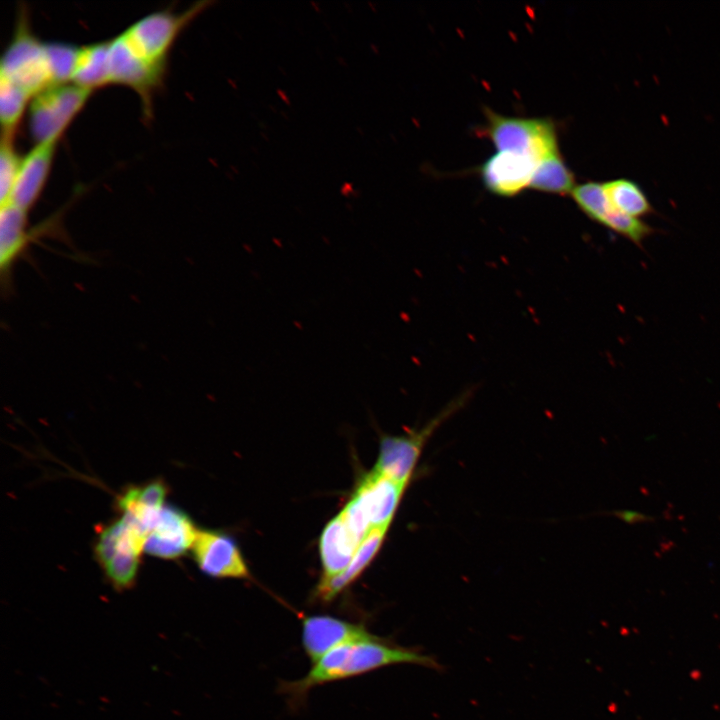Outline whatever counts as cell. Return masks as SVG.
<instances>
[{
	"mask_svg": "<svg viewBox=\"0 0 720 720\" xmlns=\"http://www.w3.org/2000/svg\"><path fill=\"white\" fill-rule=\"evenodd\" d=\"M412 664L436 671L442 670L438 660L414 647H405L382 637L342 645L313 663L308 673L294 681H281L279 692L290 705H302L309 692L331 682L346 680L374 670Z\"/></svg>",
	"mask_w": 720,
	"mask_h": 720,
	"instance_id": "6da1fadb",
	"label": "cell"
},
{
	"mask_svg": "<svg viewBox=\"0 0 720 720\" xmlns=\"http://www.w3.org/2000/svg\"><path fill=\"white\" fill-rule=\"evenodd\" d=\"M0 77L25 90L32 98L52 86L45 42L31 30L26 8H21L13 36L0 61Z\"/></svg>",
	"mask_w": 720,
	"mask_h": 720,
	"instance_id": "7a4b0ae2",
	"label": "cell"
},
{
	"mask_svg": "<svg viewBox=\"0 0 720 720\" xmlns=\"http://www.w3.org/2000/svg\"><path fill=\"white\" fill-rule=\"evenodd\" d=\"M486 135L497 151L513 152L531 157L538 163L559 153L557 133L551 120L519 118L485 111Z\"/></svg>",
	"mask_w": 720,
	"mask_h": 720,
	"instance_id": "3957f363",
	"label": "cell"
},
{
	"mask_svg": "<svg viewBox=\"0 0 720 720\" xmlns=\"http://www.w3.org/2000/svg\"><path fill=\"white\" fill-rule=\"evenodd\" d=\"M406 484L376 471L367 474L340 515L363 540L376 527H389Z\"/></svg>",
	"mask_w": 720,
	"mask_h": 720,
	"instance_id": "277c9868",
	"label": "cell"
},
{
	"mask_svg": "<svg viewBox=\"0 0 720 720\" xmlns=\"http://www.w3.org/2000/svg\"><path fill=\"white\" fill-rule=\"evenodd\" d=\"M146 537L124 516L99 533L95 545L96 558L116 590H127L135 584Z\"/></svg>",
	"mask_w": 720,
	"mask_h": 720,
	"instance_id": "5b68a950",
	"label": "cell"
},
{
	"mask_svg": "<svg viewBox=\"0 0 720 720\" xmlns=\"http://www.w3.org/2000/svg\"><path fill=\"white\" fill-rule=\"evenodd\" d=\"M91 93L92 90L70 82L49 86L35 95L28 114L29 131L35 144L58 142Z\"/></svg>",
	"mask_w": 720,
	"mask_h": 720,
	"instance_id": "8992f818",
	"label": "cell"
},
{
	"mask_svg": "<svg viewBox=\"0 0 720 720\" xmlns=\"http://www.w3.org/2000/svg\"><path fill=\"white\" fill-rule=\"evenodd\" d=\"M207 4L198 2L180 13L168 9L150 13L130 25L121 36L141 57L154 64L167 66L174 41Z\"/></svg>",
	"mask_w": 720,
	"mask_h": 720,
	"instance_id": "52a82bcc",
	"label": "cell"
},
{
	"mask_svg": "<svg viewBox=\"0 0 720 720\" xmlns=\"http://www.w3.org/2000/svg\"><path fill=\"white\" fill-rule=\"evenodd\" d=\"M467 400L462 395L419 430L399 436H384L374 471L397 482L408 484L427 440L434 431Z\"/></svg>",
	"mask_w": 720,
	"mask_h": 720,
	"instance_id": "ba28073f",
	"label": "cell"
},
{
	"mask_svg": "<svg viewBox=\"0 0 720 720\" xmlns=\"http://www.w3.org/2000/svg\"><path fill=\"white\" fill-rule=\"evenodd\" d=\"M109 82L133 89L141 98L145 114L151 111L154 92L160 87L167 66L154 64L137 54L119 34L109 40Z\"/></svg>",
	"mask_w": 720,
	"mask_h": 720,
	"instance_id": "9c48e42d",
	"label": "cell"
},
{
	"mask_svg": "<svg viewBox=\"0 0 720 720\" xmlns=\"http://www.w3.org/2000/svg\"><path fill=\"white\" fill-rule=\"evenodd\" d=\"M378 637L363 624L330 615H309L302 618V646L314 663L342 645Z\"/></svg>",
	"mask_w": 720,
	"mask_h": 720,
	"instance_id": "30bf717a",
	"label": "cell"
},
{
	"mask_svg": "<svg viewBox=\"0 0 720 720\" xmlns=\"http://www.w3.org/2000/svg\"><path fill=\"white\" fill-rule=\"evenodd\" d=\"M200 570L216 578H248L249 570L236 542L228 535L198 530L192 547Z\"/></svg>",
	"mask_w": 720,
	"mask_h": 720,
	"instance_id": "8fae6325",
	"label": "cell"
},
{
	"mask_svg": "<svg viewBox=\"0 0 720 720\" xmlns=\"http://www.w3.org/2000/svg\"><path fill=\"white\" fill-rule=\"evenodd\" d=\"M197 533L185 512L164 506L146 537L144 551L162 559L178 558L192 549Z\"/></svg>",
	"mask_w": 720,
	"mask_h": 720,
	"instance_id": "7c38bea8",
	"label": "cell"
},
{
	"mask_svg": "<svg viewBox=\"0 0 720 720\" xmlns=\"http://www.w3.org/2000/svg\"><path fill=\"white\" fill-rule=\"evenodd\" d=\"M538 162L513 152L497 151L480 167V176L488 191L511 197L529 187Z\"/></svg>",
	"mask_w": 720,
	"mask_h": 720,
	"instance_id": "4fadbf2b",
	"label": "cell"
},
{
	"mask_svg": "<svg viewBox=\"0 0 720 720\" xmlns=\"http://www.w3.org/2000/svg\"><path fill=\"white\" fill-rule=\"evenodd\" d=\"M57 143L55 141L37 143L22 157L7 203H12L29 212L45 186Z\"/></svg>",
	"mask_w": 720,
	"mask_h": 720,
	"instance_id": "5bb4252c",
	"label": "cell"
},
{
	"mask_svg": "<svg viewBox=\"0 0 720 720\" xmlns=\"http://www.w3.org/2000/svg\"><path fill=\"white\" fill-rule=\"evenodd\" d=\"M364 540V539H363ZM361 540L339 514L323 529L319 551L323 577L330 578L342 573L352 561Z\"/></svg>",
	"mask_w": 720,
	"mask_h": 720,
	"instance_id": "9a60e30c",
	"label": "cell"
},
{
	"mask_svg": "<svg viewBox=\"0 0 720 720\" xmlns=\"http://www.w3.org/2000/svg\"><path fill=\"white\" fill-rule=\"evenodd\" d=\"M27 215V211L12 203L1 205L0 267L3 283L10 281L14 264L27 249L34 234L28 230Z\"/></svg>",
	"mask_w": 720,
	"mask_h": 720,
	"instance_id": "2e32d148",
	"label": "cell"
},
{
	"mask_svg": "<svg viewBox=\"0 0 720 720\" xmlns=\"http://www.w3.org/2000/svg\"><path fill=\"white\" fill-rule=\"evenodd\" d=\"M167 486L161 480L127 489L118 498V507L124 517L148 535L160 511L165 506Z\"/></svg>",
	"mask_w": 720,
	"mask_h": 720,
	"instance_id": "e0dca14e",
	"label": "cell"
},
{
	"mask_svg": "<svg viewBox=\"0 0 720 720\" xmlns=\"http://www.w3.org/2000/svg\"><path fill=\"white\" fill-rule=\"evenodd\" d=\"M388 527L372 529L359 545L352 561L340 574L322 578L315 590V598L322 602L332 601L339 593L349 586L370 564L377 554Z\"/></svg>",
	"mask_w": 720,
	"mask_h": 720,
	"instance_id": "ac0fdd59",
	"label": "cell"
},
{
	"mask_svg": "<svg viewBox=\"0 0 720 720\" xmlns=\"http://www.w3.org/2000/svg\"><path fill=\"white\" fill-rule=\"evenodd\" d=\"M108 55L109 41L81 46L71 82L92 91L110 84Z\"/></svg>",
	"mask_w": 720,
	"mask_h": 720,
	"instance_id": "d6986e66",
	"label": "cell"
},
{
	"mask_svg": "<svg viewBox=\"0 0 720 720\" xmlns=\"http://www.w3.org/2000/svg\"><path fill=\"white\" fill-rule=\"evenodd\" d=\"M610 205L618 212L642 220L655 213V209L641 186L628 178H617L603 183Z\"/></svg>",
	"mask_w": 720,
	"mask_h": 720,
	"instance_id": "ffe728a7",
	"label": "cell"
},
{
	"mask_svg": "<svg viewBox=\"0 0 720 720\" xmlns=\"http://www.w3.org/2000/svg\"><path fill=\"white\" fill-rule=\"evenodd\" d=\"M575 186L574 175L560 153L537 164L529 185L534 190L559 195L571 194Z\"/></svg>",
	"mask_w": 720,
	"mask_h": 720,
	"instance_id": "44dd1931",
	"label": "cell"
},
{
	"mask_svg": "<svg viewBox=\"0 0 720 720\" xmlns=\"http://www.w3.org/2000/svg\"><path fill=\"white\" fill-rule=\"evenodd\" d=\"M32 97L11 81L0 77V122L2 137H14L27 104Z\"/></svg>",
	"mask_w": 720,
	"mask_h": 720,
	"instance_id": "7402d4cb",
	"label": "cell"
},
{
	"mask_svg": "<svg viewBox=\"0 0 720 720\" xmlns=\"http://www.w3.org/2000/svg\"><path fill=\"white\" fill-rule=\"evenodd\" d=\"M80 47L65 42H45V51L53 85L70 83Z\"/></svg>",
	"mask_w": 720,
	"mask_h": 720,
	"instance_id": "603a6c76",
	"label": "cell"
},
{
	"mask_svg": "<svg viewBox=\"0 0 720 720\" xmlns=\"http://www.w3.org/2000/svg\"><path fill=\"white\" fill-rule=\"evenodd\" d=\"M22 157L15 149L13 138L2 137L0 146V202H8Z\"/></svg>",
	"mask_w": 720,
	"mask_h": 720,
	"instance_id": "cb8c5ba5",
	"label": "cell"
}]
</instances>
